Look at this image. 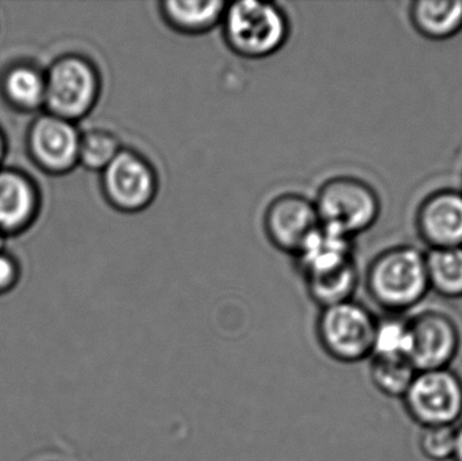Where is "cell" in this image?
<instances>
[{
	"label": "cell",
	"mask_w": 462,
	"mask_h": 461,
	"mask_svg": "<svg viewBox=\"0 0 462 461\" xmlns=\"http://www.w3.org/2000/svg\"><path fill=\"white\" fill-rule=\"evenodd\" d=\"M3 94L13 107L37 110L45 103V75L32 65H14L3 78Z\"/></svg>",
	"instance_id": "16"
},
{
	"label": "cell",
	"mask_w": 462,
	"mask_h": 461,
	"mask_svg": "<svg viewBox=\"0 0 462 461\" xmlns=\"http://www.w3.org/2000/svg\"><path fill=\"white\" fill-rule=\"evenodd\" d=\"M402 402L410 419L422 428L457 427L462 419V378L452 368L420 371Z\"/></svg>",
	"instance_id": "7"
},
{
	"label": "cell",
	"mask_w": 462,
	"mask_h": 461,
	"mask_svg": "<svg viewBox=\"0 0 462 461\" xmlns=\"http://www.w3.org/2000/svg\"><path fill=\"white\" fill-rule=\"evenodd\" d=\"M226 5L227 3L222 0H167L160 3L159 11L165 24L175 32L186 35H200L221 24Z\"/></svg>",
	"instance_id": "15"
},
{
	"label": "cell",
	"mask_w": 462,
	"mask_h": 461,
	"mask_svg": "<svg viewBox=\"0 0 462 461\" xmlns=\"http://www.w3.org/2000/svg\"><path fill=\"white\" fill-rule=\"evenodd\" d=\"M409 349V318L402 314H385L382 318L376 319L372 356L407 359Z\"/></svg>",
	"instance_id": "21"
},
{
	"label": "cell",
	"mask_w": 462,
	"mask_h": 461,
	"mask_svg": "<svg viewBox=\"0 0 462 461\" xmlns=\"http://www.w3.org/2000/svg\"><path fill=\"white\" fill-rule=\"evenodd\" d=\"M409 19L426 40H450L462 32V0H417L410 5Z\"/></svg>",
	"instance_id": "14"
},
{
	"label": "cell",
	"mask_w": 462,
	"mask_h": 461,
	"mask_svg": "<svg viewBox=\"0 0 462 461\" xmlns=\"http://www.w3.org/2000/svg\"><path fill=\"white\" fill-rule=\"evenodd\" d=\"M310 297L322 309L352 300L360 275L356 262L338 270L304 279Z\"/></svg>",
	"instance_id": "18"
},
{
	"label": "cell",
	"mask_w": 462,
	"mask_h": 461,
	"mask_svg": "<svg viewBox=\"0 0 462 461\" xmlns=\"http://www.w3.org/2000/svg\"><path fill=\"white\" fill-rule=\"evenodd\" d=\"M376 319L368 308L353 300L322 309L317 322L318 341L337 362H363L372 356Z\"/></svg>",
	"instance_id": "5"
},
{
	"label": "cell",
	"mask_w": 462,
	"mask_h": 461,
	"mask_svg": "<svg viewBox=\"0 0 462 461\" xmlns=\"http://www.w3.org/2000/svg\"><path fill=\"white\" fill-rule=\"evenodd\" d=\"M453 461H462V422L456 427V446Z\"/></svg>",
	"instance_id": "24"
},
{
	"label": "cell",
	"mask_w": 462,
	"mask_h": 461,
	"mask_svg": "<svg viewBox=\"0 0 462 461\" xmlns=\"http://www.w3.org/2000/svg\"><path fill=\"white\" fill-rule=\"evenodd\" d=\"M37 189L23 173L0 171V233L14 235L32 224L38 211Z\"/></svg>",
	"instance_id": "12"
},
{
	"label": "cell",
	"mask_w": 462,
	"mask_h": 461,
	"mask_svg": "<svg viewBox=\"0 0 462 461\" xmlns=\"http://www.w3.org/2000/svg\"><path fill=\"white\" fill-rule=\"evenodd\" d=\"M121 140L107 129H91L81 133L79 143V164L95 172H102L121 152Z\"/></svg>",
	"instance_id": "20"
},
{
	"label": "cell",
	"mask_w": 462,
	"mask_h": 461,
	"mask_svg": "<svg viewBox=\"0 0 462 461\" xmlns=\"http://www.w3.org/2000/svg\"><path fill=\"white\" fill-rule=\"evenodd\" d=\"M18 270L15 262L7 254H0V291L7 290L15 281Z\"/></svg>",
	"instance_id": "23"
},
{
	"label": "cell",
	"mask_w": 462,
	"mask_h": 461,
	"mask_svg": "<svg viewBox=\"0 0 462 461\" xmlns=\"http://www.w3.org/2000/svg\"><path fill=\"white\" fill-rule=\"evenodd\" d=\"M102 76L97 65L80 54H65L45 73V106L51 115L76 122L99 102Z\"/></svg>",
	"instance_id": "4"
},
{
	"label": "cell",
	"mask_w": 462,
	"mask_h": 461,
	"mask_svg": "<svg viewBox=\"0 0 462 461\" xmlns=\"http://www.w3.org/2000/svg\"><path fill=\"white\" fill-rule=\"evenodd\" d=\"M303 278L338 270L356 262L352 238L319 226L295 254Z\"/></svg>",
	"instance_id": "13"
},
{
	"label": "cell",
	"mask_w": 462,
	"mask_h": 461,
	"mask_svg": "<svg viewBox=\"0 0 462 461\" xmlns=\"http://www.w3.org/2000/svg\"><path fill=\"white\" fill-rule=\"evenodd\" d=\"M5 137H3L2 132H0V161H2L3 157H5Z\"/></svg>",
	"instance_id": "25"
},
{
	"label": "cell",
	"mask_w": 462,
	"mask_h": 461,
	"mask_svg": "<svg viewBox=\"0 0 462 461\" xmlns=\"http://www.w3.org/2000/svg\"><path fill=\"white\" fill-rule=\"evenodd\" d=\"M80 135L75 122L45 114L35 119L30 129V154L46 172H69L79 164Z\"/></svg>",
	"instance_id": "11"
},
{
	"label": "cell",
	"mask_w": 462,
	"mask_h": 461,
	"mask_svg": "<svg viewBox=\"0 0 462 461\" xmlns=\"http://www.w3.org/2000/svg\"><path fill=\"white\" fill-rule=\"evenodd\" d=\"M429 287L447 300L462 298L461 248L430 249L426 252Z\"/></svg>",
	"instance_id": "17"
},
{
	"label": "cell",
	"mask_w": 462,
	"mask_h": 461,
	"mask_svg": "<svg viewBox=\"0 0 462 461\" xmlns=\"http://www.w3.org/2000/svg\"><path fill=\"white\" fill-rule=\"evenodd\" d=\"M409 327L407 359L417 373L450 368L461 349L460 327L450 314L428 309L410 317Z\"/></svg>",
	"instance_id": "8"
},
{
	"label": "cell",
	"mask_w": 462,
	"mask_h": 461,
	"mask_svg": "<svg viewBox=\"0 0 462 461\" xmlns=\"http://www.w3.org/2000/svg\"><path fill=\"white\" fill-rule=\"evenodd\" d=\"M319 226L314 200L300 194L279 195L263 214V230L272 245L293 256Z\"/></svg>",
	"instance_id": "9"
},
{
	"label": "cell",
	"mask_w": 462,
	"mask_h": 461,
	"mask_svg": "<svg viewBox=\"0 0 462 461\" xmlns=\"http://www.w3.org/2000/svg\"><path fill=\"white\" fill-rule=\"evenodd\" d=\"M221 26L227 48L249 60L273 56L290 37L287 13L273 2L227 3Z\"/></svg>",
	"instance_id": "2"
},
{
	"label": "cell",
	"mask_w": 462,
	"mask_h": 461,
	"mask_svg": "<svg viewBox=\"0 0 462 461\" xmlns=\"http://www.w3.org/2000/svg\"><path fill=\"white\" fill-rule=\"evenodd\" d=\"M415 230L430 249L461 248L462 191L439 189L423 198L415 211Z\"/></svg>",
	"instance_id": "10"
},
{
	"label": "cell",
	"mask_w": 462,
	"mask_h": 461,
	"mask_svg": "<svg viewBox=\"0 0 462 461\" xmlns=\"http://www.w3.org/2000/svg\"><path fill=\"white\" fill-rule=\"evenodd\" d=\"M456 446V427L422 428L420 449L426 459L447 461L453 459Z\"/></svg>",
	"instance_id": "22"
},
{
	"label": "cell",
	"mask_w": 462,
	"mask_h": 461,
	"mask_svg": "<svg viewBox=\"0 0 462 461\" xmlns=\"http://www.w3.org/2000/svg\"><path fill=\"white\" fill-rule=\"evenodd\" d=\"M365 287L369 298L385 314L403 316L430 291L426 252L403 244L384 249L369 263Z\"/></svg>",
	"instance_id": "1"
},
{
	"label": "cell",
	"mask_w": 462,
	"mask_h": 461,
	"mask_svg": "<svg viewBox=\"0 0 462 461\" xmlns=\"http://www.w3.org/2000/svg\"><path fill=\"white\" fill-rule=\"evenodd\" d=\"M417 370L406 357H371L369 378L377 392L402 400L411 386Z\"/></svg>",
	"instance_id": "19"
},
{
	"label": "cell",
	"mask_w": 462,
	"mask_h": 461,
	"mask_svg": "<svg viewBox=\"0 0 462 461\" xmlns=\"http://www.w3.org/2000/svg\"><path fill=\"white\" fill-rule=\"evenodd\" d=\"M314 205L320 226L352 240L372 229L382 214L379 192L357 176L328 179L318 189Z\"/></svg>",
	"instance_id": "3"
},
{
	"label": "cell",
	"mask_w": 462,
	"mask_h": 461,
	"mask_svg": "<svg viewBox=\"0 0 462 461\" xmlns=\"http://www.w3.org/2000/svg\"><path fill=\"white\" fill-rule=\"evenodd\" d=\"M103 197L111 207L125 214L151 207L159 194V173L148 157L135 149L122 148L100 172Z\"/></svg>",
	"instance_id": "6"
}]
</instances>
